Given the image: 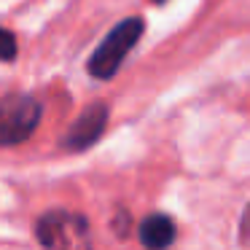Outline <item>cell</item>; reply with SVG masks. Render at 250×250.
<instances>
[{"label": "cell", "mask_w": 250, "mask_h": 250, "mask_svg": "<svg viewBox=\"0 0 250 250\" xmlns=\"http://www.w3.org/2000/svg\"><path fill=\"white\" fill-rule=\"evenodd\" d=\"M41 103L30 94L0 100V146H19L41 124Z\"/></svg>", "instance_id": "obj_3"}, {"label": "cell", "mask_w": 250, "mask_h": 250, "mask_svg": "<svg viewBox=\"0 0 250 250\" xmlns=\"http://www.w3.org/2000/svg\"><path fill=\"white\" fill-rule=\"evenodd\" d=\"M17 57V38L6 27H0V62H11Z\"/></svg>", "instance_id": "obj_6"}, {"label": "cell", "mask_w": 250, "mask_h": 250, "mask_svg": "<svg viewBox=\"0 0 250 250\" xmlns=\"http://www.w3.org/2000/svg\"><path fill=\"white\" fill-rule=\"evenodd\" d=\"M137 237L148 250H164L175 239V223L167 215H148L137 229Z\"/></svg>", "instance_id": "obj_5"}, {"label": "cell", "mask_w": 250, "mask_h": 250, "mask_svg": "<svg viewBox=\"0 0 250 250\" xmlns=\"http://www.w3.org/2000/svg\"><path fill=\"white\" fill-rule=\"evenodd\" d=\"M105 124H108V105L92 103L70 124L67 135L62 137V146L70 148V151H86L89 146H94L100 140V135L105 132Z\"/></svg>", "instance_id": "obj_4"}, {"label": "cell", "mask_w": 250, "mask_h": 250, "mask_svg": "<svg viewBox=\"0 0 250 250\" xmlns=\"http://www.w3.org/2000/svg\"><path fill=\"white\" fill-rule=\"evenodd\" d=\"M239 239H242L245 245H250V205H248V210L242 212V221H239Z\"/></svg>", "instance_id": "obj_7"}, {"label": "cell", "mask_w": 250, "mask_h": 250, "mask_svg": "<svg viewBox=\"0 0 250 250\" xmlns=\"http://www.w3.org/2000/svg\"><path fill=\"white\" fill-rule=\"evenodd\" d=\"M153 3H164V0H153Z\"/></svg>", "instance_id": "obj_8"}, {"label": "cell", "mask_w": 250, "mask_h": 250, "mask_svg": "<svg viewBox=\"0 0 250 250\" xmlns=\"http://www.w3.org/2000/svg\"><path fill=\"white\" fill-rule=\"evenodd\" d=\"M143 30H146V22L140 17H126L124 22H119L108 35L105 41L94 49L92 60H89V73L100 81H108L119 73V67L124 65L126 54L137 46Z\"/></svg>", "instance_id": "obj_1"}, {"label": "cell", "mask_w": 250, "mask_h": 250, "mask_svg": "<svg viewBox=\"0 0 250 250\" xmlns=\"http://www.w3.org/2000/svg\"><path fill=\"white\" fill-rule=\"evenodd\" d=\"M35 234L46 250H92V231L86 218L70 210H51L41 215Z\"/></svg>", "instance_id": "obj_2"}]
</instances>
